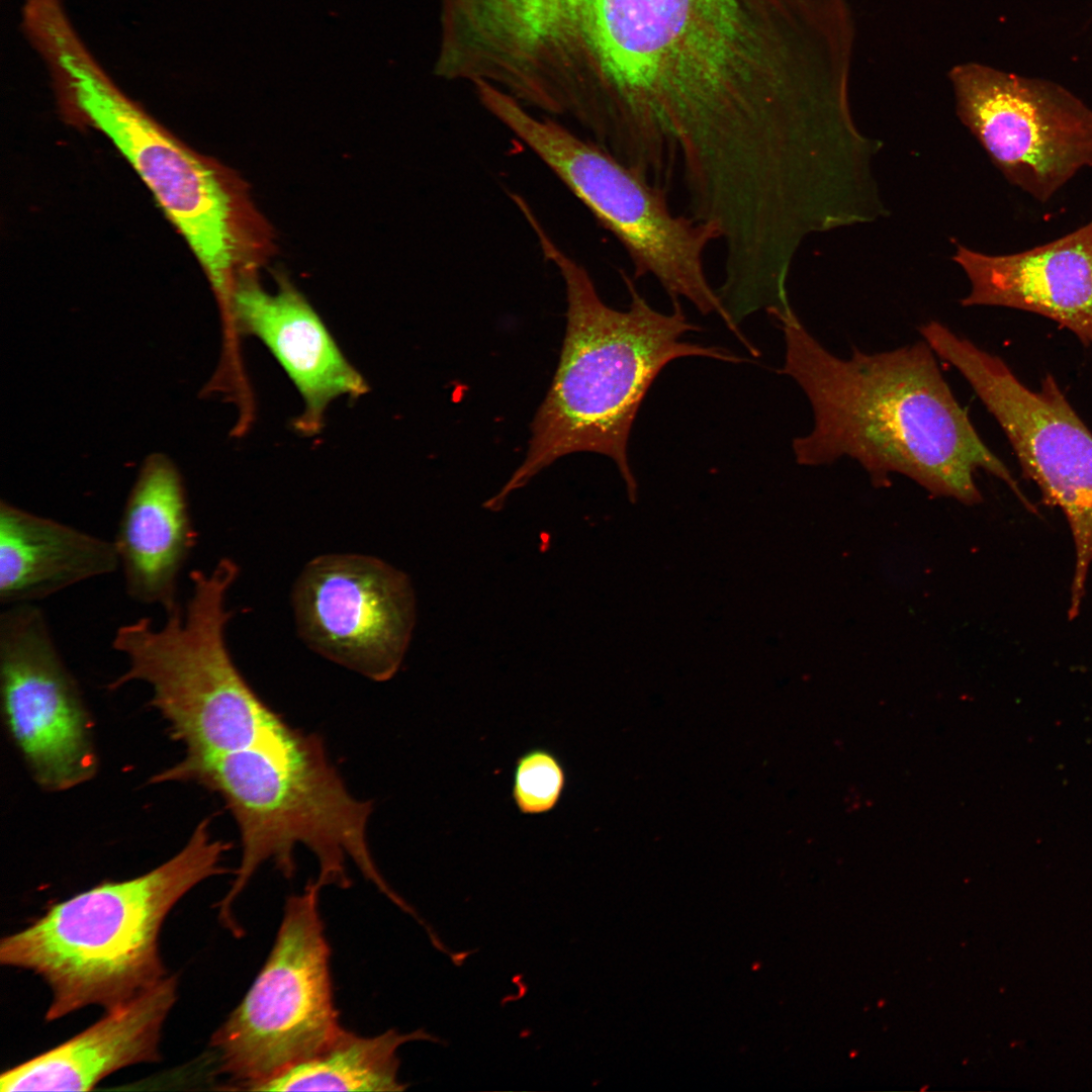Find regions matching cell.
Here are the masks:
<instances>
[{
	"label": "cell",
	"mask_w": 1092,
	"mask_h": 1092,
	"mask_svg": "<svg viewBox=\"0 0 1092 1092\" xmlns=\"http://www.w3.org/2000/svg\"><path fill=\"white\" fill-rule=\"evenodd\" d=\"M592 129L686 143L753 119L782 96L787 0H566Z\"/></svg>",
	"instance_id": "obj_1"
},
{
	"label": "cell",
	"mask_w": 1092,
	"mask_h": 1092,
	"mask_svg": "<svg viewBox=\"0 0 1092 1092\" xmlns=\"http://www.w3.org/2000/svg\"><path fill=\"white\" fill-rule=\"evenodd\" d=\"M776 320L786 345L780 372L797 382L813 412L812 430L793 440L799 464L848 457L878 484L899 473L964 504L980 502L975 473L983 469L1029 506L977 433L923 339L877 353L854 348L840 358L807 331L794 309Z\"/></svg>",
	"instance_id": "obj_2"
},
{
	"label": "cell",
	"mask_w": 1092,
	"mask_h": 1092,
	"mask_svg": "<svg viewBox=\"0 0 1092 1092\" xmlns=\"http://www.w3.org/2000/svg\"><path fill=\"white\" fill-rule=\"evenodd\" d=\"M522 214L544 259L559 272L565 288L566 329L560 360L531 426L526 458L484 507L503 508L507 497L562 456L593 452L617 465L628 491L636 483L627 446L635 417L650 385L672 360L708 357L743 362L730 351L680 341L701 328L689 322L680 301L670 313L652 308L622 272L630 303L626 310L604 302L586 268L548 234L531 207Z\"/></svg>",
	"instance_id": "obj_3"
},
{
	"label": "cell",
	"mask_w": 1092,
	"mask_h": 1092,
	"mask_svg": "<svg viewBox=\"0 0 1092 1092\" xmlns=\"http://www.w3.org/2000/svg\"><path fill=\"white\" fill-rule=\"evenodd\" d=\"M152 782L195 783L219 795L232 813L242 854L231 888L216 907L220 923L236 936L242 928L232 907L239 895L266 861L292 878L299 844L317 860L314 882L321 889L349 888L350 860L380 893L423 921L388 885L374 860L367 837L372 802L349 792L316 734L293 728L245 749L208 757L185 756Z\"/></svg>",
	"instance_id": "obj_4"
},
{
	"label": "cell",
	"mask_w": 1092,
	"mask_h": 1092,
	"mask_svg": "<svg viewBox=\"0 0 1092 1092\" xmlns=\"http://www.w3.org/2000/svg\"><path fill=\"white\" fill-rule=\"evenodd\" d=\"M63 111L104 133L154 194L200 263L219 309L238 278L275 255L273 226L235 171L181 143L127 97L75 31L41 52Z\"/></svg>",
	"instance_id": "obj_5"
},
{
	"label": "cell",
	"mask_w": 1092,
	"mask_h": 1092,
	"mask_svg": "<svg viewBox=\"0 0 1092 1092\" xmlns=\"http://www.w3.org/2000/svg\"><path fill=\"white\" fill-rule=\"evenodd\" d=\"M206 817L185 845L132 879L106 881L52 905L0 941V963L30 971L50 987L48 1021L87 1006H119L168 976L159 951L164 921L194 887L228 870L231 843Z\"/></svg>",
	"instance_id": "obj_6"
},
{
	"label": "cell",
	"mask_w": 1092,
	"mask_h": 1092,
	"mask_svg": "<svg viewBox=\"0 0 1092 1092\" xmlns=\"http://www.w3.org/2000/svg\"><path fill=\"white\" fill-rule=\"evenodd\" d=\"M239 565L220 558L210 570L190 572V594L159 626L148 617L120 625L111 647L125 670L108 689L140 681L150 705L167 723L185 756L208 757L252 747L289 732V726L253 690L226 641L234 612L228 595Z\"/></svg>",
	"instance_id": "obj_7"
},
{
	"label": "cell",
	"mask_w": 1092,
	"mask_h": 1092,
	"mask_svg": "<svg viewBox=\"0 0 1092 1092\" xmlns=\"http://www.w3.org/2000/svg\"><path fill=\"white\" fill-rule=\"evenodd\" d=\"M484 108L617 239L636 279L652 276L671 301L685 298L703 314L715 312L744 338L705 271L706 250L721 238L715 224L674 214L666 189L553 117L534 114L503 93L490 95Z\"/></svg>",
	"instance_id": "obj_8"
},
{
	"label": "cell",
	"mask_w": 1092,
	"mask_h": 1092,
	"mask_svg": "<svg viewBox=\"0 0 1092 1092\" xmlns=\"http://www.w3.org/2000/svg\"><path fill=\"white\" fill-rule=\"evenodd\" d=\"M310 881L287 898L272 949L209 1048L222 1089L259 1091L325 1049L342 1025L335 1007L331 949Z\"/></svg>",
	"instance_id": "obj_9"
},
{
	"label": "cell",
	"mask_w": 1092,
	"mask_h": 1092,
	"mask_svg": "<svg viewBox=\"0 0 1092 1092\" xmlns=\"http://www.w3.org/2000/svg\"><path fill=\"white\" fill-rule=\"evenodd\" d=\"M920 334L936 356L966 379L996 419L1042 502L1060 508L1075 545L1069 618L1077 617L1092 563V433L1053 375L1026 387L998 356L929 321Z\"/></svg>",
	"instance_id": "obj_10"
},
{
	"label": "cell",
	"mask_w": 1092,
	"mask_h": 1092,
	"mask_svg": "<svg viewBox=\"0 0 1092 1092\" xmlns=\"http://www.w3.org/2000/svg\"><path fill=\"white\" fill-rule=\"evenodd\" d=\"M957 110L996 168L1038 202L1092 167V108L1062 85L980 64L950 72Z\"/></svg>",
	"instance_id": "obj_11"
},
{
	"label": "cell",
	"mask_w": 1092,
	"mask_h": 1092,
	"mask_svg": "<svg viewBox=\"0 0 1092 1092\" xmlns=\"http://www.w3.org/2000/svg\"><path fill=\"white\" fill-rule=\"evenodd\" d=\"M0 698L10 739L41 789L67 791L96 775L91 718L36 604L2 607Z\"/></svg>",
	"instance_id": "obj_12"
},
{
	"label": "cell",
	"mask_w": 1092,
	"mask_h": 1092,
	"mask_svg": "<svg viewBox=\"0 0 1092 1092\" xmlns=\"http://www.w3.org/2000/svg\"><path fill=\"white\" fill-rule=\"evenodd\" d=\"M296 632L313 652L371 680L398 671L416 622L408 576L361 553L310 559L291 590Z\"/></svg>",
	"instance_id": "obj_13"
},
{
	"label": "cell",
	"mask_w": 1092,
	"mask_h": 1092,
	"mask_svg": "<svg viewBox=\"0 0 1092 1092\" xmlns=\"http://www.w3.org/2000/svg\"><path fill=\"white\" fill-rule=\"evenodd\" d=\"M275 292L266 291L259 272L238 278L232 305L237 335L259 339L273 354L303 400L294 428L317 434L335 399L358 397L368 385L347 360L320 315L283 272L274 274Z\"/></svg>",
	"instance_id": "obj_14"
},
{
	"label": "cell",
	"mask_w": 1092,
	"mask_h": 1092,
	"mask_svg": "<svg viewBox=\"0 0 1092 1092\" xmlns=\"http://www.w3.org/2000/svg\"><path fill=\"white\" fill-rule=\"evenodd\" d=\"M953 260L971 285L963 306L1034 312L1092 346V219L1057 240L1009 255L958 245Z\"/></svg>",
	"instance_id": "obj_15"
},
{
	"label": "cell",
	"mask_w": 1092,
	"mask_h": 1092,
	"mask_svg": "<svg viewBox=\"0 0 1092 1092\" xmlns=\"http://www.w3.org/2000/svg\"><path fill=\"white\" fill-rule=\"evenodd\" d=\"M112 541L130 600L165 614L181 604L180 578L197 532L182 473L166 454L143 461Z\"/></svg>",
	"instance_id": "obj_16"
},
{
	"label": "cell",
	"mask_w": 1092,
	"mask_h": 1092,
	"mask_svg": "<svg viewBox=\"0 0 1092 1092\" xmlns=\"http://www.w3.org/2000/svg\"><path fill=\"white\" fill-rule=\"evenodd\" d=\"M176 999L177 979L168 975L79 1034L4 1072L0 1090L88 1091L118 1070L158 1062Z\"/></svg>",
	"instance_id": "obj_17"
},
{
	"label": "cell",
	"mask_w": 1092,
	"mask_h": 1092,
	"mask_svg": "<svg viewBox=\"0 0 1092 1092\" xmlns=\"http://www.w3.org/2000/svg\"><path fill=\"white\" fill-rule=\"evenodd\" d=\"M119 569L112 540L0 500V604H36Z\"/></svg>",
	"instance_id": "obj_18"
},
{
	"label": "cell",
	"mask_w": 1092,
	"mask_h": 1092,
	"mask_svg": "<svg viewBox=\"0 0 1092 1092\" xmlns=\"http://www.w3.org/2000/svg\"><path fill=\"white\" fill-rule=\"evenodd\" d=\"M441 1039L423 1028L400 1033L391 1028L372 1036L343 1026L314 1057L287 1070L259 1091H402L397 1050L405 1042Z\"/></svg>",
	"instance_id": "obj_19"
},
{
	"label": "cell",
	"mask_w": 1092,
	"mask_h": 1092,
	"mask_svg": "<svg viewBox=\"0 0 1092 1092\" xmlns=\"http://www.w3.org/2000/svg\"><path fill=\"white\" fill-rule=\"evenodd\" d=\"M567 777L560 758L544 747L522 753L513 772L512 799L524 815H542L559 804Z\"/></svg>",
	"instance_id": "obj_20"
}]
</instances>
